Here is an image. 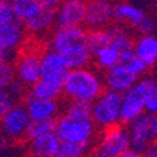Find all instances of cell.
<instances>
[{"instance_id": "obj_42", "label": "cell", "mask_w": 157, "mask_h": 157, "mask_svg": "<svg viewBox=\"0 0 157 157\" xmlns=\"http://www.w3.org/2000/svg\"><path fill=\"white\" fill-rule=\"evenodd\" d=\"M0 117H2V116H0Z\"/></svg>"}, {"instance_id": "obj_7", "label": "cell", "mask_w": 157, "mask_h": 157, "mask_svg": "<svg viewBox=\"0 0 157 157\" xmlns=\"http://www.w3.org/2000/svg\"><path fill=\"white\" fill-rule=\"evenodd\" d=\"M14 75L24 86H33L41 78V64L40 54L34 51L23 52L16 61Z\"/></svg>"}, {"instance_id": "obj_33", "label": "cell", "mask_w": 157, "mask_h": 157, "mask_svg": "<svg viewBox=\"0 0 157 157\" xmlns=\"http://www.w3.org/2000/svg\"><path fill=\"white\" fill-rule=\"evenodd\" d=\"M14 103H16L14 99L9 95L6 89H3V91L0 92V116H2L7 109H10Z\"/></svg>"}, {"instance_id": "obj_20", "label": "cell", "mask_w": 157, "mask_h": 157, "mask_svg": "<svg viewBox=\"0 0 157 157\" xmlns=\"http://www.w3.org/2000/svg\"><path fill=\"white\" fill-rule=\"evenodd\" d=\"M133 88L142 96L144 112L157 113V81L153 78H139Z\"/></svg>"}, {"instance_id": "obj_26", "label": "cell", "mask_w": 157, "mask_h": 157, "mask_svg": "<svg viewBox=\"0 0 157 157\" xmlns=\"http://www.w3.org/2000/svg\"><path fill=\"white\" fill-rule=\"evenodd\" d=\"M10 4L14 17L20 21H24L26 18H29L41 6L38 0H10Z\"/></svg>"}, {"instance_id": "obj_37", "label": "cell", "mask_w": 157, "mask_h": 157, "mask_svg": "<svg viewBox=\"0 0 157 157\" xmlns=\"http://www.w3.org/2000/svg\"><path fill=\"white\" fill-rule=\"evenodd\" d=\"M4 147H6V137H4V139H2V137H0V151H2Z\"/></svg>"}, {"instance_id": "obj_31", "label": "cell", "mask_w": 157, "mask_h": 157, "mask_svg": "<svg viewBox=\"0 0 157 157\" xmlns=\"http://www.w3.org/2000/svg\"><path fill=\"white\" fill-rule=\"evenodd\" d=\"M14 78H16L14 68H13L9 62L3 64V65H0V85H2V86L6 88L11 81L14 79Z\"/></svg>"}, {"instance_id": "obj_38", "label": "cell", "mask_w": 157, "mask_h": 157, "mask_svg": "<svg viewBox=\"0 0 157 157\" xmlns=\"http://www.w3.org/2000/svg\"><path fill=\"white\" fill-rule=\"evenodd\" d=\"M153 144H154V149H156V153H157V139H156V142H154Z\"/></svg>"}, {"instance_id": "obj_16", "label": "cell", "mask_w": 157, "mask_h": 157, "mask_svg": "<svg viewBox=\"0 0 157 157\" xmlns=\"http://www.w3.org/2000/svg\"><path fill=\"white\" fill-rule=\"evenodd\" d=\"M24 41V27L20 20L14 18L0 26V48L9 52L16 51Z\"/></svg>"}, {"instance_id": "obj_11", "label": "cell", "mask_w": 157, "mask_h": 157, "mask_svg": "<svg viewBox=\"0 0 157 157\" xmlns=\"http://www.w3.org/2000/svg\"><path fill=\"white\" fill-rule=\"evenodd\" d=\"M27 113L31 121L36 119H55L59 112V103L57 99H45L30 94L24 102Z\"/></svg>"}, {"instance_id": "obj_40", "label": "cell", "mask_w": 157, "mask_h": 157, "mask_svg": "<svg viewBox=\"0 0 157 157\" xmlns=\"http://www.w3.org/2000/svg\"><path fill=\"white\" fill-rule=\"evenodd\" d=\"M74 2H85V0H74Z\"/></svg>"}, {"instance_id": "obj_23", "label": "cell", "mask_w": 157, "mask_h": 157, "mask_svg": "<svg viewBox=\"0 0 157 157\" xmlns=\"http://www.w3.org/2000/svg\"><path fill=\"white\" fill-rule=\"evenodd\" d=\"M121 55H122V51L119 48L115 47L113 44H108V45L102 47L101 50H98L94 54V57H95V62L98 64L99 68L106 71L121 61Z\"/></svg>"}, {"instance_id": "obj_41", "label": "cell", "mask_w": 157, "mask_h": 157, "mask_svg": "<svg viewBox=\"0 0 157 157\" xmlns=\"http://www.w3.org/2000/svg\"><path fill=\"white\" fill-rule=\"evenodd\" d=\"M110 2H112V0H110Z\"/></svg>"}, {"instance_id": "obj_1", "label": "cell", "mask_w": 157, "mask_h": 157, "mask_svg": "<svg viewBox=\"0 0 157 157\" xmlns=\"http://www.w3.org/2000/svg\"><path fill=\"white\" fill-rule=\"evenodd\" d=\"M103 79L95 70L88 67L68 70L62 79V95L70 101L92 103L103 91Z\"/></svg>"}, {"instance_id": "obj_10", "label": "cell", "mask_w": 157, "mask_h": 157, "mask_svg": "<svg viewBox=\"0 0 157 157\" xmlns=\"http://www.w3.org/2000/svg\"><path fill=\"white\" fill-rule=\"evenodd\" d=\"M113 20V4L110 0H91L86 4L85 21L89 29H102Z\"/></svg>"}, {"instance_id": "obj_3", "label": "cell", "mask_w": 157, "mask_h": 157, "mask_svg": "<svg viewBox=\"0 0 157 157\" xmlns=\"http://www.w3.org/2000/svg\"><path fill=\"white\" fill-rule=\"evenodd\" d=\"M54 132L61 140L92 143L96 133V124L91 117H74L64 113L55 121Z\"/></svg>"}, {"instance_id": "obj_25", "label": "cell", "mask_w": 157, "mask_h": 157, "mask_svg": "<svg viewBox=\"0 0 157 157\" xmlns=\"http://www.w3.org/2000/svg\"><path fill=\"white\" fill-rule=\"evenodd\" d=\"M89 149H91V143L61 140L57 157H81L85 156L89 151Z\"/></svg>"}, {"instance_id": "obj_5", "label": "cell", "mask_w": 157, "mask_h": 157, "mask_svg": "<svg viewBox=\"0 0 157 157\" xmlns=\"http://www.w3.org/2000/svg\"><path fill=\"white\" fill-rule=\"evenodd\" d=\"M130 147L129 130L117 123L103 129L95 153L99 157H122V154Z\"/></svg>"}, {"instance_id": "obj_8", "label": "cell", "mask_w": 157, "mask_h": 157, "mask_svg": "<svg viewBox=\"0 0 157 157\" xmlns=\"http://www.w3.org/2000/svg\"><path fill=\"white\" fill-rule=\"evenodd\" d=\"M85 2L62 0L55 7V24L58 27H75L82 26L85 21Z\"/></svg>"}, {"instance_id": "obj_28", "label": "cell", "mask_w": 157, "mask_h": 157, "mask_svg": "<svg viewBox=\"0 0 157 157\" xmlns=\"http://www.w3.org/2000/svg\"><path fill=\"white\" fill-rule=\"evenodd\" d=\"M110 44H113L122 52L133 48V40L123 27H110Z\"/></svg>"}, {"instance_id": "obj_12", "label": "cell", "mask_w": 157, "mask_h": 157, "mask_svg": "<svg viewBox=\"0 0 157 157\" xmlns=\"http://www.w3.org/2000/svg\"><path fill=\"white\" fill-rule=\"evenodd\" d=\"M82 43H85V31L81 26L58 27L51 37V48L59 54Z\"/></svg>"}, {"instance_id": "obj_19", "label": "cell", "mask_w": 157, "mask_h": 157, "mask_svg": "<svg viewBox=\"0 0 157 157\" xmlns=\"http://www.w3.org/2000/svg\"><path fill=\"white\" fill-rule=\"evenodd\" d=\"M146 17L147 16L143 9L132 3H128V2H122V3H117L113 6L115 20L119 23H128L135 29H137Z\"/></svg>"}, {"instance_id": "obj_34", "label": "cell", "mask_w": 157, "mask_h": 157, "mask_svg": "<svg viewBox=\"0 0 157 157\" xmlns=\"http://www.w3.org/2000/svg\"><path fill=\"white\" fill-rule=\"evenodd\" d=\"M62 0H38V3L41 6H45V7H51V9H55L61 3Z\"/></svg>"}, {"instance_id": "obj_15", "label": "cell", "mask_w": 157, "mask_h": 157, "mask_svg": "<svg viewBox=\"0 0 157 157\" xmlns=\"http://www.w3.org/2000/svg\"><path fill=\"white\" fill-rule=\"evenodd\" d=\"M144 113V105L140 94L135 88L124 91L121 96V122L129 124Z\"/></svg>"}, {"instance_id": "obj_2", "label": "cell", "mask_w": 157, "mask_h": 157, "mask_svg": "<svg viewBox=\"0 0 157 157\" xmlns=\"http://www.w3.org/2000/svg\"><path fill=\"white\" fill-rule=\"evenodd\" d=\"M121 96L119 92L108 89L91 103V119L98 128L106 129L121 122Z\"/></svg>"}, {"instance_id": "obj_9", "label": "cell", "mask_w": 157, "mask_h": 157, "mask_svg": "<svg viewBox=\"0 0 157 157\" xmlns=\"http://www.w3.org/2000/svg\"><path fill=\"white\" fill-rule=\"evenodd\" d=\"M139 78L140 77L137 74L133 72L128 65H124L123 62L119 61L116 65L106 70L103 82L108 86V89H113L119 94H123L124 91L135 86V84L137 82Z\"/></svg>"}, {"instance_id": "obj_17", "label": "cell", "mask_w": 157, "mask_h": 157, "mask_svg": "<svg viewBox=\"0 0 157 157\" xmlns=\"http://www.w3.org/2000/svg\"><path fill=\"white\" fill-rule=\"evenodd\" d=\"M29 153L36 157H57L61 139L52 133L38 136L34 139H29Z\"/></svg>"}, {"instance_id": "obj_21", "label": "cell", "mask_w": 157, "mask_h": 157, "mask_svg": "<svg viewBox=\"0 0 157 157\" xmlns=\"http://www.w3.org/2000/svg\"><path fill=\"white\" fill-rule=\"evenodd\" d=\"M31 94L45 99H57L62 95V81L50 79V78H40L31 86Z\"/></svg>"}, {"instance_id": "obj_30", "label": "cell", "mask_w": 157, "mask_h": 157, "mask_svg": "<svg viewBox=\"0 0 157 157\" xmlns=\"http://www.w3.org/2000/svg\"><path fill=\"white\" fill-rule=\"evenodd\" d=\"M14 13L11 9L10 0H0V26L4 23H9L14 20Z\"/></svg>"}, {"instance_id": "obj_14", "label": "cell", "mask_w": 157, "mask_h": 157, "mask_svg": "<svg viewBox=\"0 0 157 157\" xmlns=\"http://www.w3.org/2000/svg\"><path fill=\"white\" fill-rule=\"evenodd\" d=\"M23 23H24V30H27L30 34L43 36L55 24V9L40 6Z\"/></svg>"}, {"instance_id": "obj_22", "label": "cell", "mask_w": 157, "mask_h": 157, "mask_svg": "<svg viewBox=\"0 0 157 157\" xmlns=\"http://www.w3.org/2000/svg\"><path fill=\"white\" fill-rule=\"evenodd\" d=\"M62 57L65 59L67 65L70 70L74 68H81V67H88V64L91 62L92 54L88 50V47L85 45V43L78 44L75 47L67 50L65 52H62Z\"/></svg>"}, {"instance_id": "obj_13", "label": "cell", "mask_w": 157, "mask_h": 157, "mask_svg": "<svg viewBox=\"0 0 157 157\" xmlns=\"http://www.w3.org/2000/svg\"><path fill=\"white\" fill-rule=\"evenodd\" d=\"M41 64V78H50V79L62 81L65 74L68 72V65L65 59L59 52L55 50H47L40 55Z\"/></svg>"}, {"instance_id": "obj_32", "label": "cell", "mask_w": 157, "mask_h": 157, "mask_svg": "<svg viewBox=\"0 0 157 157\" xmlns=\"http://www.w3.org/2000/svg\"><path fill=\"white\" fill-rule=\"evenodd\" d=\"M6 91H7V94L11 96V98L14 99V101H17L18 98H21L23 94H24V85L20 82L18 79H13L10 82V84L7 85V86L4 88Z\"/></svg>"}, {"instance_id": "obj_4", "label": "cell", "mask_w": 157, "mask_h": 157, "mask_svg": "<svg viewBox=\"0 0 157 157\" xmlns=\"http://www.w3.org/2000/svg\"><path fill=\"white\" fill-rule=\"evenodd\" d=\"M130 146L139 154H143L157 139V113L144 112L137 119L129 123Z\"/></svg>"}, {"instance_id": "obj_35", "label": "cell", "mask_w": 157, "mask_h": 157, "mask_svg": "<svg viewBox=\"0 0 157 157\" xmlns=\"http://www.w3.org/2000/svg\"><path fill=\"white\" fill-rule=\"evenodd\" d=\"M9 58H10V52L3 50V48H0V65L9 62Z\"/></svg>"}, {"instance_id": "obj_36", "label": "cell", "mask_w": 157, "mask_h": 157, "mask_svg": "<svg viewBox=\"0 0 157 157\" xmlns=\"http://www.w3.org/2000/svg\"><path fill=\"white\" fill-rule=\"evenodd\" d=\"M137 156H140V154L137 153L135 149H132V147L130 149H128L123 154H122V157H137Z\"/></svg>"}, {"instance_id": "obj_24", "label": "cell", "mask_w": 157, "mask_h": 157, "mask_svg": "<svg viewBox=\"0 0 157 157\" xmlns=\"http://www.w3.org/2000/svg\"><path fill=\"white\" fill-rule=\"evenodd\" d=\"M110 44V31L109 29H91V31L85 33V45L94 55L98 50Z\"/></svg>"}, {"instance_id": "obj_39", "label": "cell", "mask_w": 157, "mask_h": 157, "mask_svg": "<svg viewBox=\"0 0 157 157\" xmlns=\"http://www.w3.org/2000/svg\"><path fill=\"white\" fill-rule=\"evenodd\" d=\"M3 89H4V88H3V86H2V85H0V92L3 91Z\"/></svg>"}, {"instance_id": "obj_6", "label": "cell", "mask_w": 157, "mask_h": 157, "mask_svg": "<svg viewBox=\"0 0 157 157\" xmlns=\"http://www.w3.org/2000/svg\"><path fill=\"white\" fill-rule=\"evenodd\" d=\"M30 116L24 105H14L7 109L0 117V130L6 140L17 142L27 136Z\"/></svg>"}, {"instance_id": "obj_27", "label": "cell", "mask_w": 157, "mask_h": 157, "mask_svg": "<svg viewBox=\"0 0 157 157\" xmlns=\"http://www.w3.org/2000/svg\"><path fill=\"white\" fill-rule=\"evenodd\" d=\"M55 130V119H30L29 128H27V139H34L38 136L52 133Z\"/></svg>"}, {"instance_id": "obj_29", "label": "cell", "mask_w": 157, "mask_h": 157, "mask_svg": "<svg viewBox=\"0 0 157 157\" xmlns=\"http://www.w3.org/2000/svg\"><path fill=\"white\" fill-rule=\"evenodd\" d=\"M65 113L74 117H91V103L82 101H71L65 106Z\"/></svg>"}, {"instance_id": "obj_18", "label": "cell", "mask_w": 157, "mask_h": 157, "mask_svg": "<svg viewBox=\"0 0 157 157\" xmlns=\"http://www.w3.org/2000/svg\"><path fill=\"white\" fill-rule=\"evenodd\" d=\"M133 51L147 68L157 64V36L153 33L142 34L133 43Z\"/></svg>"}]
</instances>
